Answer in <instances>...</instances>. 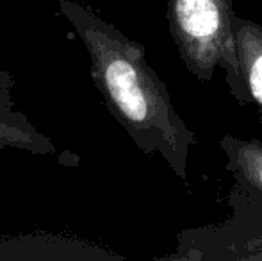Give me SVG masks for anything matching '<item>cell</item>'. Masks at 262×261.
Masks as SVG:
<instances>
[{"label":"cell","mask_w":262,"mask_h":261,"mask_svg":"<svg viewBox=\"0 0 262 261\" xmlns=\"http://www.w3.org/2000/svg\"><path fill=\"white\" fill-rule=\"evenodd\" d=\"M14 77L0 70V150L18 149L31 154H54L55 145L13 102Z\"/></svg>","instance_id":"5"},{"label":"cell","mask_w":262,"mask_h":261,"mask_svg":"<svg viewBox=\"0 0 262 261\" xmlns=\"http://www.w3.org/2000/svg\"><path fill=\"white\" fill-rule=\"evenodd\" d=\"M220 147L227 156V170L234 181L262 200V142L225 134Z\"/></svg>","instance_id":"7"},{"label":"cell","mask_w":262,"mask_h":261,"mask_svg":"<svg viewBox=\"0 0 262 261\" xmlns=\"http://www.w3.org/2000/svg\"><path fill=\"white\" fill-rule=\"evenodd\" d=\"M179 249L168 259H262V227L234 208V216L220 226L182 231Z\"/></svg>","instance_id":"3"},{"label":"cell","mask_w":262,"mask_h":261,"mask_svg":"<svg viewBox=\"0 0 262 261\" xmlns=\"http://www.w3.org/2000/svg\"><path fill=\"white\" fill-rule=\"evenodd\" d=\"M61 14L86 47L91 79L105 108L141 152L161 156L189 185V154L198 143L177 113L168 88L146 61V50L86 4L57 0Z\"/></svg>","instance_id":"1"},{"label":"cell","mask_w":262,"mask_h":261,"mask_svg":"<svg viewBox=\"0 0 262 261\" xmlns=\"http://www.w3.org/2000/svg\"><path fill=\"white\" fill-rule=\"evenodd\" d=\"M235 49L250 104L257 106L262 122V25L235 16Z\"/></svg>","instance_id":"6"},{"label":"cell","mask_w":262,"mask_h":261,"mask_svg":"<svg viewBox=\"0 0 262 261\" xmlns=\"http://www.w3.org/2000/svg\"><path fill=\"white\" fill-rule=\"evenodd\" d=\"M79 261L123 259L116 252L102 249L75 236L54 233H29L0 240V261Z\"/></svg>","instance_id":"4"},{"label":"cell","mask_w":262,"mask_h":261,"mask_svg":"<svg viewBox=\"0 0 262 261\" xmlns=\"http://www.w3.org/2000/svg\"><path fill=\"white\" fill-rule=\"evenodd\" d=\"M168 27L186 68L202 83L225 72L230 93L250 104L235 49V11L232 0H168Z\"/></svg>","instance_id":"2"}]
</instances>
